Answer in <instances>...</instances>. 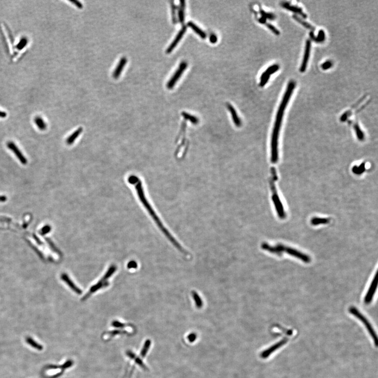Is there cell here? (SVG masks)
Here are the masks:
<instances>
[{
    "label": "cell",
    "instance_id": "21",
    "mask_svg": "<svg viewBox=\"0 0 378 378\" xmlns=\"http://www.w3.org/2000/svg\"><path fill=\"white\" fill-rule=\"evenodd\" d=\"M293 18L294 19H295L297 22H298V23H299L300 24L302 25V26H303L304 27H306V28L308 29H310L311 31H313L315 30V28H314L312 25H311L310 24H309L308 23L305 22V21L302 20V18H300L299 17H298L296 15H293Z\"/></svg>",
    "mask_w": 378,
    "mask_h": 378
},
{
    "label": "cell",
    "instance_id": "29",
    "mask_svg": "<svg viewBox=\"0 0 378 378\" xmlns=\"http://www.w3.org/2000/svg\"><path fill=\"white\" fill-rule=\"evenodd\" d=\"M183 116L186 119H187L188 120H190V121H192L193 123H195L197 121V118H195V117L191 116L190 115L188 114L186 112H183L182 113Z\"/></svg>",
    "mask_w": 378,
    "mask_h": 378
},
{
    "label": "cell",
    "instance_id": "13",
    "mask_svg": "<svg viewBox=\"0 0 378 378\" xmlns=\"http://www.w3.org/2000/svg\"><path fill=\"white\" fill-rule=\"evenodd\" d=\"M281 5L284 8L286 9L289 10V11H291V12H293L299 14L300 15L302 16L303 18H307V16L306 14H305L303 12L302 9L301 8H300V7H296V6L291 5L289 3L287 2H282L281 3Z\"/></svg>",
    "mask_w": 378,
    "mask_h": 378
},
{
    "label": "cell",
    "instance_id": "35",
    "mask_svg": "<svg viewBox=\"0 0 378 378\" xmlns=\"http://www.w3.org/2000/svg\"><path fill=\"white\" fill-rule=\"evenodd\" d=\"M50 230H51V227L50 226H48V225L45 226L44 228H43L42 230V234H45V233H47L48 232H49Z\"/></svg>",
    "mask_w": 378,
    "mask_h": 378
},
{
    "label": "cell",
    "instance_id": "5",
    "mask_svg": "<svg viewBox=\"0 0 378 378\" xmlns=\"http://www.w3.org/2000/svg\"><path fill=\"white\" fill-rule=\"evenodd\" d=\"M116 270V267L115 265H112L110 267L107 273L106 274V275L102 278V279L101 280L99 281L98 283L97 284L94 285V286L92 287V288L90 289L89 293L86 295L85 296V299H86V298L89 297L90 295H92V293H93L94 292H95L96 291H98L99 289L103 288V287L107 286L108 285V283L107 282V280L110 278L111 276L112 275V274L114 273L115 271Z\"/></svg>",
    "mask_w": 378,
    "mask_h": 378
},
{
    "label": "cell",
    "instance_id": "12",
    "mask_svg": "<svg viewBox=\"0 0 378 378\" xmlns=\"http://www.w3.org/2000/svg\"><path fill=\"white\" fill-rule=\"evenodd\" d=\"M186 29H187V28H186V26H183V27H182L181 29H180V31H179L178 34H177V36L175 37V40H173L172 43L170 44V46L167 49L166 53L167 54L170 53L172 51L173 49H175V47L177 46V45L178 44L179 42L181 40L182 37L183 36L184 34L186 33Z\"/></svg>",
    "mask_w": 378,
    "mask_h": 378
},
{
    "label": "cell",
    "instance_id": "15",
    "mask_svg": "<svg viewBox=\"0 0 378 378\" xmlns=\"http://www.w3.org/2000/svg\"><path fill=\"white\" fill-rule=\"evenodd\" d=\"M187 25L189 27L191 28L198 35H199L202 38H203V39L206 38V33L203 30H202L200 27H198L197 25L195 24L194 23L190 21V22H189L188 23Z\"/></svg>",
    "mask_w": 378,
    "mask_h": 378
},
{
    "label": "cell",
    "instance_id": "25",
    "mask_svg": "<svg viewBox=\"0 0 378 378\" xmlns=\"http://www.w3.org/2000/svg\"><path fill=\"white\" fill-rule=\"evenodd\" d=\"M280 66L278 65H274L271 66L270 67H269L267 70H266L265 72H264L262 74H263L264 75H271V74L275 73L276 71H277L279 70Z\"/></svg>",
    "mask_w": 378,
    "mask_h": 378
},
{
    "label": "cell",
    "instance_id": "14",
    "mask_svg": "<svg viewBox=\"0 0 378 378\" xmlns=\"http://www.w3.org/2000/svg\"><path fill=\"white\" fill-rule=\"evenodd\" d=\"M127 62V59L123 57L121 58V59L119 61L118 64L117 66L116 69L115 70L114 72L113 73L112 76L114 79H117L118 78L120 75L121 74V72L123 70V68L125 67L126 63Z\"/></svg>",
    "mask_w": 378,
    "mask_h": 378
},
{
    "label": "cell",
    "instance_id": "10",
    "mask_svg": "<svg viewBox=\"0 0 378 378\" xmlns=\"http://www.w3.org/2000/svg\"><path fill=\"white\" fill-rule=\"evenodd\" d=\"M7 146L8 148H9L13 152L22 164H27V159L24 156L22 152L13 142H12V141L8 142L7 143Z\"/></svg>",
    "mask_w": 378,
    "mask_h": 378
},
{
    "label": "cell",
    "instance_id": "34",
    "mask_svg": "<svg viewBox=\"0 0 378 378\" xmlns=\"http://www.w3.org/2000/svg\"><path fill=\"white\" fill-rule=\"evenodd\" d=\"M210 40L212 43H215L217 42V36H216L215 34H212L210 36Z\"/></svg>",
    "mask_w": 378,
    "mask_h": 378
},
{
    "label": "cell",
    "instance_id": "38",
    "mask_svg": "<svg viewBox=\"0 0 378 378\" xmlns=\"http://www.w3.org/2000/svg\"><path fill=\"white\" fill-rule=\"evenodd\" d=\"M7 200V197L5 196H0V202H4Z\"/></svg>",
    "mask_w": 378,
    "mask_h": 378
},
{
    "label": "cell",
    "instance_id": "24",
    "mask_svg": "<svg viewBox=\"0 0 378 378\" xmlns=\"http://www.w3.org/2000/svg\"><path fill=\"white\" fill-rule=\"evenodd\" d=\"M192 295L193 298H194L195 305L197 308L199 309L202 308L203 306V302L199 295L195 291H193Z\"/></svg>",
    "mask_w": 378,
    "mask_h": 378
},
{
    "label": "cell",
    "instance_id": "31",
    "mask_svg": "<svg viewBox=\"0 0 378 378\" xmlns=\"http://www.w3.org/2000/svg\"><path fill=\"white\" fill-rule=\"evenodd\" d=\"M332 66V63L330 61H327L321 65L322 70H327L330 68Z\"/></svg>",
    "mask_w": 378,
    "mask_h": 378
},
{
    "label": "cell",
    "instance_id": "11",
    "mask_svg": "<svg viewBox=\"0 0 378 378\" xmlns=\"http://www.w3.org/2000/svg\"><path fill=\"white\" fill-rule=\"evenodd\" d=\"M311 45V41L309 40H307L306 42L304 56V58H303L302 65H301V66H300V71L302 73H304L306 70L307 64H308L309 58V56H310Z\"/></svg>",
    "mask_w": 378,
    "mask_h": 378
},
{
    "label": "cell",
    "instance_id": "7",
    "mask_svg": "<svg viewBox=\"0 0 378 378\" xmlns=\"http://www.w3.org/2000/svg\"><path fill=\"white\" fill-rule=\"evenodd\" d=\"M275 184L274 183V182L272 181V189L273 190V199L274 202V204L275 206L276 210L278 213V217L280 218L281 219H284L286 217L285 213L284 210L283 208V206L281 202L280 201V199L278 198L277 195L276 194V191L275 187Z\"/></svg>",
    "mask_w": 378,
    "mask_h": 378
},
{
    "label": "cell",
    "instance_id": "33",
    "mask_svg": "<svg viewBox=\"0 0 378 378\" xmlns=\"http://www.w3.org/2000/svg\"><path fill=\"white\" fill-rule=\"evenodd\" d=\"M197 338V336L195 333H191L188 336V339L190 342H192L195 341Z\"/></svg>",
    "mask_w": 378,
    "mask_h": 378
},
{
    "label": "cell",
    "instance_id": "36",
    "mask_svg": "<svg viewBox=\"0 0 378 378\" xmlns=\"http://www.w3.org/2000/svg\"><path fill=\"white\" fill-rule=\"evenodd\" d=\"M7 115L6 112L0 111V117L1 118H5V117L7 116Z\"/></svg>",
    "mask_w": 378,
    "mask_h": 378
},
{
    "label": "cell",
    "instance_id": "17",
    "mask_svg": "<svg viewBox=\"0 0 378 378\" xmlns=\"http://www.w3.org/2000/svg\"><path fill=\"white\" fill-rule=\"evenodd\" d=\"M309 36L310 37L311 39H312L313 40H314L315 42L317 43L322 42L323 41H324V39H325L324 32L322 29L320 30L318 32V35L317 37L315 36V35L313 34V32H310Z\"/></svg>",
    "mask_w": 378,
    "mask_h": 378
},
{
    "label": "cell",
    "instance_id": "9",
    "mask_svg": "<svg viewBox=\"0 0 378 378\" xmlns=\"http://www.w3.org/2000/svg\"><path fill=\"white\" fill-rule=\"evenodd\" d=\"M287 341H288V339L284 338L279 342H277L275 345L271 346L270 348L263 351L261 354V357L263 359L268 358L271 354H273V352H275L276 350H277L283 346H284L285 344H286Z\"/></svg>",
    "mask_w": 378,
    "mask_h": 378
},
{
    "label": "cell",
    "instance_id": "8",
    "mask_svg": "<svg viewBox=\"0 0 378 378\" xmlns=\"http://www.w3.org/2000/svg\"><path fill=\"white\" fill-rule=\"evenodd\" d=\"M377 284H378V273L377 272L374 277L372 280L371 284L370 285L369 290L367 292V295L365 296L364 302L366 304H369L370 302H371L374 293L376 292V289L377 288Z\"/></svg>",
    "mask_w": 378,
    "mask_h": 378
},
{
    "label": "cell",
    "instance_id": "32",
    "mask_svg": "<svg viewBox=\"0 0 378 378\" xmlns=\"http://www.w3.org/2000/svg\"><path fill=\"white\" fill-rule=\"evenodd\" d=\"M69 1L71 3H72L76 5V7H79V9H81V8H83V4H82V3H81V2L79 1H77V0H72V1Z\"/></svg>",
    "mask_w": 378,
    "mask_h": 378
},
{
    "label": "cell",
    "instance_id": "4",
    "mask_svg": "<svg viewBox=\"0 0 378 378\" xmlns=\"http://www.w3.org/2000/svg\"><path fill=\"white\" fill-rule=\"evenodd\" d=\"M349 312L363 322V324L366 327V328L369 332V333L370 334L372 338L373 339L375 345L376 346H378V340L377 334L375 332V331L372 326L371 324H370V323L369 322V321L367 318L365 317L357 309L354 307H351L349 308Z\"/></svg>",
    "mask_w": 378,
    "mask_h": 378
},
{
    "label": "cell",
    "instance_id": "23",
    "mask_svg": "<svg viewBox=\"0 0 378 378\" xmlns=\"http://www.w3.org/2000/svg\"><path fill=\"white\" fill-rule=\"evenodd\" d=\"M329 220L326 218H318L314 217L311 219V223L313 225H318L320 224H327L329 222Z\"/></svg>",
    "mask_w": 378,
    "mask_h": 378
},
{
    "label": "cell",
    "instance_id": "26",
    "mask_svg": "<svg viewBox=\"0 0 378 378\" xmlns=\"http://www.w3.org/2000/svg\"><path fill=\"white\" fill-rule=\"evenodd\" d=\"M171 15H172V20L173 24H176L177 22V17H176V6L175 5L173 1H171Z\"/></svg>",
    "mask_w": 378,
    "mask_h": 378
},
{
    "label": "cell",
    "instance_id": "37",
    "mask_svg": "<svg viewBox=\"0 0 378 378\" xmlns=\"http://www.w3.org/2000/svg\"><path fill=\"white\" fill-rule=\"evenodd\" d=\"M266 20L265 18H263L262 17L261 18L259 19V22L261 23H262V24H265V23H266Z\"/></svg>",
    "mask_w": 378,
    "mask_h": 378
},
{
    "label": "cell",
    "instance_id": "6",
    "mask_svg": "<svg viewBox=\"0 0 378 378\" xmlns=\"http://www.w3.org/2000/svg\"><path fill=\"white\" fill-rule=\"evenodd\" d=\"M187 66H188V64L185 62H182L179 65L178 69L177 70L176 72H175V74L171 78L170 81H169V82L167 84V86L168 88L172 89L175 86L176 83L180 78L182 74L183 73L184 71L186 70Z\"/></svg>",
    "mask_w": 378,
    "mask_h": 378
},
{
    "label": "cell",
    "instance_id": "27",
    "mask_svg": "<svg viewBox=\"0 0 378 378\" xmlns=\"http://www.w3.org/2000/svg\"><path fill=\"white\" fill-rule=\"evenodd\" d=\"M260 13L261 14L262 18H265L266 20L267 18H268L271 20H273L276 18V16L274 14L271 13H266L263 10L260 11Z\"/></svg>",
    "mask_w": 378,
    "mask_h": 378
},
{
    "label": "cell",
    "instance_id": "22",
    "mask_svg": "<svg viewBox=\"0 0 378 378\" xmlns=\"http://www.w3.org/2000/svg\"><path fill=\"white\" fill-rule=\"evenodd\" d=\"M34 121L36 126L40 130H44L46 129V128L47 127V125L44 120L40 117H36L34 119Z\"/></svg>",
    "mask_w": 378,
    "mask_h": 378
},
{
    "label": "cell",
    "instance_id": "19",
    "mask_svg": "<svg viewBox=\"0 0 378 378\" xmlns=\"http://www.w3.org/2000/svg\"><path fill=\"white\" fill-rule=\"evenodd\" d=\"M186 7V2L184 1H181L180 2V7L178 11V16L180 22L183 23L184 22V9Z\"/></svg>",
    "mask_w": 378,
    "mask_h": 378
},
{
    "label": "cell",
    "instance_id": "1",
    "mask_svg": "<svg viewBox=\"0 0 378 378\" xmlns=\"http://www.w3.org/2000/svg\"><path fill=\"white\" fill-rule=\"evenodd\" d=\"M128 181L129 183L132 184V186H134L135 187L137 194L138 196L139 200H140V201L143 204L145 209L148 211V212L149 213V214L151 216V217H152L154 222L156 223L158 226L161 230V231L164 234V235H166V237L168 238L169 240L172 243L174 246H175L178 248V250H179V251H181L182 253H183L184 254H186L187 253L186 250H184L181 245H180L179 243L177 242V241L175 240V238L173 237L172 235L169 232V231L165 228V227L162 223L160 219H159V217L157 216V214L154 212V210L152 208V206H150L148 200L147 199V198L145 197V194L144 192L141 180L136 175H131L128 177Z\"/></svg>",
    "mask_w": 378,
    "mask_h": 378
},
{
    "label": "cell",
    "instance_id": "20",
    "mask_svg": "<svg viewBox=\"0 0 378 378\" xmlns=\"http://www.w3.org/2000/svg\"><path fill=\"white\" fill-rule=\"evenodd\" d=\"M228 110H230V112L231 114H232V117H233V120L234 121V123H235V125H236L238 126L240 125H241V121H240V119H239V118L237 116V113H236V112L235 109L230 104H228Z\"/></svg>",
    "mask_w": 378,
    "mask_h": 378
},
{
    "label": "cell",
    "instance_id": "30",
    "mask_svg": "<svg viewBox=\"0 0 378 378\" xmlns=\"http://www.w3.org/2000/svg\"><path fill=\"white\" fill-rule=\"evenodd\" d=\"M266 26L269 28V29L271 30V31L273 32L276 35H279L280 34V32L275 26H274L273 25L269 24V23H265Z\"/></svg>",
    "mask_w": 378,
    "mask_h": 378
},
{
    "label": "cell",
    "instance_id": "3",
    "mask_svg": "<svg viewBox=\"0 0 378 378\" xmlns=\"http://www.w3.org/2000/svg\"><path fill=\"white\" fill-rule=\"evenodd\" d=\"M262 249L265 251H269L270 253L280 254L283 252L287 253L289 255L293 256L294 257H296L298 259L302 261V262L309 263L311 261V259L308 255L305 254L304 253H301L294 248L288 247L284 246L283 245L278 244L275 246H272L267 244V243H263L262 244Z\"/></svg>",
    "mask_w": 378,
    "mask_h": 378
},
{
    "label": "cell",
    "instance_id": "28",
    "mask_svg": "<svg viewBox=\"0 0 378 378\" xmlns=\"http://www.w3.org/2000/svg\"><path fill=\"white\" fill-rule=\"evenodd\" d=\"M270 78L269 75H264L263 74H262V76L261 77V81H260V86L261 87H263L265 85H266V83L268 82L269 79Z\"/></svg>",
    "mask_w": 378,
    "mask_h": 378
},
{
    "label": "cell",
    "instance_id": "2",
    "mask_svg": "<svg viewBox=\"0 0 378 378\" xmlns=\"http://www.w3.org/2000/svg\"><path fill=\"white\" fill-rule=\"evenodd\" d=\"M295 87V83L291 81L287 87L286 91L285 93L282 103H280L277 114L276 119L275 123L273 129V136L272 140V158L271 160L273 163H275L278 160V138L279 135L280 128L282 123V119L284 115L285 109L288 103L289 99Z\"/></svg>",
    "mask_w": 378,
    "mask_h": 378
},
{
    "label": "cell",
    "instance_id": "18",
    "mask_svg": "<svg viewBox=\"0 0 378 378\" xmlns=\"http://www.w3.org/2000/svg\"><path fill=\"white\" fill-rule=\"evenodd\" d=\"M61 277H62V279L64 280L74 291H75L77 293H81V291L79 290V289L75 285L74 283L72 282V281H71V280H70L69 277H68V276L66 274H62V275Z\"/></svg>",
    "mask_w": 378,
    "mask_h": 378
},
{
    "label": "cell",
    "instance_id": "16",
    "mask_svg": "<svg viewBox=\"0 0 378 378\" xmlns=\"http://www.w3.org/2000/svg\"><path fill=\"white\" fill-rule=\"evenodd\" d=\"M83 131V128L81 127H79L78 128L76 131H75L70 136L68 137V138L66 140V143L70 145L73 143H74V141L76 140V139L81 135V132Z\"/></svg>",
    "mask_w": 378,
    "mask_h": 378
}]
</instances>
